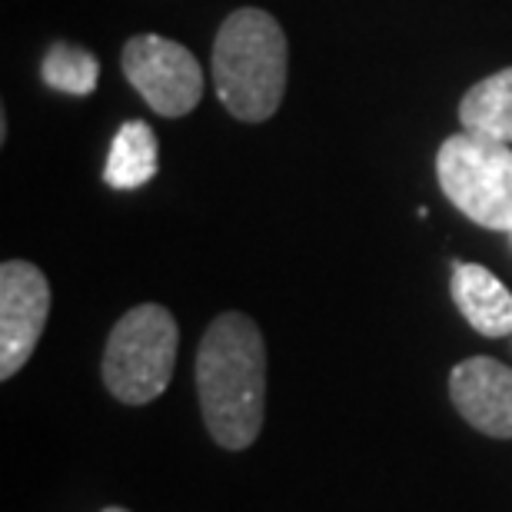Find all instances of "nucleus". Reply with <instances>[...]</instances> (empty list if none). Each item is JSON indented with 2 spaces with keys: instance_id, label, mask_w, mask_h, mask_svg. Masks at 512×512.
<instances>
[{
  "instance_id": "9b49d317",
  "label": "nucleus",
  "mask_w": 512,
  "mask_h": 512,
  "mask_svg": "<svg viewBox=\"0 0 512 512\" xmlns=\"http://www.w3.org/2000/svg\"><path fill=\"white\" fill-rule=\"evenodd\" d=\"M40 77L47 87L60 90V94L90 97L97 90L100 64L90 50L77 44H54L47 50L44 64H40Z\"/></svg>"
},
{
  "instance_id": "f8f14e48",
  "label": "nucleus",
  "mask_w": 512,
  "mask_h": 512,
  "mask_svg": "<svg viewBox=\"0 0 512 512\" xmlns=\"http://www.w3.org/2000/svg\"><path fill=\"white\" fill-rule=\"evenodd\" d=\"M104 512H130V509H120V506H107Z\"/></svg>"
},
{
  "instance_id": "7ed1b4c3",
  "label": "nucleus",
  "mask_w": 512,
  "mask_h": 512,
  "mask_svg": "<svg viewBox=\"0 0 512 512\" xmlns=\"http://www.w3.org/2000/svg\"><path fill=\"white\" fill-rule=\"evenodd\" d=\"M180 330L167 306L140 303L114 323L107 336L100 376L107 393L124 406H147L173 380Z\"/></svg>"
},
{
  "instance_id": "6e6552de",
  "label": "nucleus",
  "mask_w": 512,
  "mask_h": 512,
  "mask_svg": "<svg viewBox=\"0 0 512 512\" xmlns=\"http://www.w3.org/2000/svg\"><path fill=\"white\" fill-rule=\"evenodd\" d=\"M449 293H453L456 310L476 333L489 340L512 336V293L493 270L479 263H453Z\"/></svg>"
},
{
  "instance_id": "39448f33",
  "label": "nucleus",
  "mask_w": 512,
  "mask_h": 512,
  "mask_svg": "<svg viewBox=\"0 0 512 512\" xmlns=\"http://www.w3.org/2000/svg\"><path fill=\"white\" fill-rule=\"evenodd\" d=\"M120 67L130 87L160 117H187L203 97L200 60L187 47L160 34H137L124 44Z\"/></svg>"
},
{
  "instance_id": "20e7f679",
  "label": "nucleus",
  "mask_w": 512,
  "mask_h": 512,
  "mask_svg": "<svg viewBox=\"0 0 512 512\" xmlns=\"http://www.w3.org/2000/svg\"><path fill=\"white\" fill-rule=\"evenodd\" d=\"M436 177L446 200L466 220L486 230L512 233V147L479 137L453 133L436 153Z\"/></svg>"
},
{
  "instance_id": "423d86ee",
  "label": "nucleus",
  "mask_w": 512,
  "mask_h": 512,
  "mask_svg": "<svg viewBox=\"0 0 512 512\" xmlns=\"http://www.w3.org/2000/svg\"><path fill=\"white\" fill-rule=\"evenodd\" d=\"M50 316V283L40 266L7 260L0 266V380H10L34 356Z\"/></svg>"
},
{
  "instance_id": "9d476101",
  "label": "nucleus",
  "mask_w": 512,
  "mask_h": 512,
  "mask_svg": "<svg viewBox=\"0 0 512 512\" xmlns=\"http://www.w3.org/2000/svg\"><path fill=\"white\" fill-rule=\"evenodd\" d=\"M459 124L479 137L512 143V67L473 84L459 100Z\"/></svg>"
},
{
  "instance_id": "f03ea898",
  "label": "nucleus",
  "mask_w": 512,
  "mask_h": 512,
  "mask_svg": "<svg viewBox=\"0 0 512 512\" xmlns=\"http://www.w3.org/2000/svg\"><path fill=\"white\" fill-rule=\"evenodd\" d=\"M286 34L260 7H240L223 20L213 40V87L220 104L243 124H263L286 94Z\"/></svg>"
},
{
  "instance_id": "1a4fd4ad",
  "label": "nucleus",
  "mask_w": 512,
  "mask_h": 512,
  "mask_svg": "<svg viewBox=\"0 0 512 512\" xmlns=\"http://www.w3.org/2000/svg\"><path fill=\"white\" fill-rule=\"evenodd\" d=\"M160 143L147 120H127L110 140L104 163V183L114 190H137L157 177Z\"/></svg>"
},
{
  "instance_id": "0eeeda50",
  "label": "nucleus",
  "mask_w": 512,
  "mask_h": 512,
  "mask_svg": "<svg viewBox=\"0 0 512 512\" xmlns=\"http://www.w3.org/2000/svg\"><path fill=\"white\" fill-rule=\"evenodd\" d=\"M449 399L476 433L512 439V366L493 356H469L449 373Z\"/></svg>"
},
{
  "instance_id": "f257e3e1",
  "label": "nucleus",
  "mask_w": 512,
  "mask_h": 512,
  "mask_svg": "<svg viewBox=\"0 0 512 512\" xmlns=\"http://www.w3.org/2000/svg\"><path fill=\"white\" fill-rule=\"evenodd\" d=\"M197 396L210 439L227 453L250 449L266 419V343L247 313H220L197 346Z\"/></svg>"
},
{
  "instance_id": "ddd939ff",
  "label": "nucleus",
  "mask_w": 512,
  "mask_h": 512,
  "mask_svg": "<svg viewBox=\"0 0 512 512\" xmlns=\"http://www.w3.org/2000/svg\"><path fill=\"white\" fill-rule=\"evenodd\" d=\"M509 247H512V233H509Z\"/></svg>"
}]
</instances>
